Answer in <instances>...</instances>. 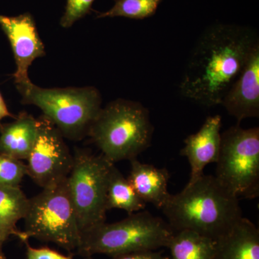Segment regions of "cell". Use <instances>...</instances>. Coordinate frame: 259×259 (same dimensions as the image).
Segmentation results:
<instances>
[{
	"instance_id": "obj_1",
	"label": "cell",
	"mask_w": 259,
	"mask_h": 259,
	"mask_svg": "<svg viewBox=\"0 0 259 259\" xmlns=\"http://www.w3.org/2000/svg\"><path fill=\"white\" fill-rule=\"evenodd\" d=\"M258 45L256 32L246 27L217 24L206 29L187 62L181 95L203 106L221 105Z\"/></svg>"
},
{
	"instance_id": "obj_2",
	"label": "cell",
	"mask_w": 259,
	"mask_h": 259,
	"mask_svg": "<svg viewBox=\"0 0 259 259\" xmlns=\"http://www.w3.org/2000/svg\"><path fill=\"white\" fill-rule=\"evenodd\" d=\"M240 199L212 175L170 194L162 212L174 231L189 230L217 241L243 218Z\"/></svg>"
},
{
	"instance_id": "obj_3",
	"label": "cell",
	"mask_w": 259,
	"mask_h": 259,
	"mask_svg": "<svg viewBox=\"0 0 259 259\" xmlns=\"http://www.w3.org/2000/svg\"><path fill=\"white\" fill-rule=\"evenodd\" d=\"M153 126L140 102L117 99L101 108L88 136L109 161L137 158L151 144Z\"/></svg>"
},
{
	"instance_id": "obj_4",
	"label": "cell",
	"mask_w": 259,
	"mask_h": 259,
	"mask_svg": "<svg viewBox=\"0 0 259 259\" xmlns=\"http://www.w3.org/2000/svg\"><path fill=\"white\" fill-rule=\"evenodd\" d=\"M166 221L148 211L130 214L113 223H102L81 236L77 252L87 259L95 254L114 255L166 248L174 234Z\"/></svg>"
},
{
	"instance_id": "obj_5",
	"label": "cell",
	"mask_w": 259,
	"mask_h": 259,
	"mask_svg": "<svg viewBox=\"0 0 259 259\" xmlns=\"http://www.w3.org/2000/svg\"><path fill=\"white\" fill-rule=\"evenodd\" d=\"M22 103L38 107L64 139L80 141L102 108V97L94 87L41 88L31 81L16 85Z\"/></svg>"
},
{
	"instance_id": "obj_6",
	"label": "cell",
	"mask_w": 259,
	"mask_h": 259,
	"mask_svg": "<svg viewBox=\"0 0 259 259\" xmlns=\"http://www.w3.org/2000/svg\"><path fill=\"white\" fill-rule=\"evenodd\" d=\"M25 229L19 239L23 243L29 238L55 243L68 251L77 250L81 242L67 178L42 188L41 192L29 199Z\"/></svg>"
},
{
	"instance_id": "obj_7",
	"label": "cell",
	"mask_w": 259,
	"mask_h": 259,
	"mask_svg": "<svg viewBox=\"0 0 259 259\" xmlns=\"http://www.w3.org/2000/svg\"><path fill=\"white\" fill-rule=\"evenodd\" d=\"M214 177L238 199L259 195V128L232 126L221 134Z\"/></svg>"
},
{
	"instance_id": "obj_8",
	"label": "cell",
	"mask_w": 259,
	"mask_h": 259,
	"mask_svg": "<svg viewBox=\"0 0 259 259\" xmlns=\"http://www.w3.org/2000/svg\"><path fill=\"white\" fill-rule=\"evenodd\" d=\"M113 164L102 154L75 150L67 183L81 236L106 221L107 183Z\"/></svg>"
},
{
	"instance_id": "obj_9",
	"label": "cell",
	"mask_w": 259,
	"mask_h": 259,
	"mask_svg": "<svg viewBox=\"0 0 259 259\" xmlns=\"http://www.w3.org/2000/svg\"><path fill=\"white\" fill-rule=\"evenodd\" d=\"M37 120V136L27 159L28 176L41 188L66 180L69 176L74 155L70 152L64 137L44 115Z\"/></svg>"
},
{
	"instance_id": "obj_10",
	"label": "cell",
	"mask_w": 259,
	"mask_h": 259,
	"mask_svg": "<svg viewBox=\"0 0 259 259\" xmlns=\"http://www.w3.org/2000/svg\"><path fill=\"white\" fill-rule=\"evenodd\" d=\"M0 26L9 39L14 54L16 71L13 77L15 84L30 82L29 67L37 58L46 55L45 47L32 15L30 13L16 17L0 15Z\"/></svg>"
},
{
	"instance_id": "obj_11",
	"label": "cell",
	"mask_w": 259,
	"mask_h": 259,
	"mask_svg": "<svg viewBox=\"0 0 259 259\" xmlns=\"http://www.w3.org/2000/svg\"><path fill=\"white\" fill-rule=\"evenodd\" d=\"M221 105L238 124L259 116V45L255 48L239 77L223 99Z\"/></svg>"
},
{
	"instance_id": "obj_12",
	"label": "cell",
	"mask_w": 259,
	"mask_h": 259,
	"mask_svg": "<svg viewBox=\"0 0 259 259\" xmlns=\"http://www.w3.org/2000/svg\"><path fill=\"white\" fill-rule=\"evenodd\" d=\"M222 119L220 115L209 116L198 132L185 140L181 155L188 159L191 167L192 184L204 175V169L209 163H216L221 148Z\"/></svg>"
},
{
	"instance_id": "obj_13",
	"label": "cell",
	"mask_w": 259,
	"mask_h": 259,
	"mask_svg": "<svg viewBox=\"0 0 259 259\" xmlns=\"http://www.w3.org/2000/svg\"><path fill=\"white\" fill-rule=\"evenodd\" d=\"M130 161L131 168L127 180L136 193L145 203L161 209L171 194L168 192L170 175L166 168L141 163L137 158Z\"/></svg>"
},
{
	"instance_id": "obj_14",
	"label": "cell",
	"mask_w": 259,
	"mask_h": 259,
	"mask_svg": "<svg viewBox=\"0 0 259 259\" xmlns=\"http://www.w3.org/2000/svg\"><path fill=\"white\" fill-rule=\"evenodd\" d=\"M10 123L0 125V154L15 158L28 159L37 136V120L22 112Z\"/></svg>"
},
{
	"instance_id": "obj_15",
	"label": "cell",
	"mask_w": 259,
	"mask_h": 259,
	"mask_svg": "<svg viewBox=\"0 0 259 259\" xmlns=\"http://www.w3.org/2000/svg\"><path fill=\"white\" fill-rule=\"evenodd\" d=\"M215 241L213 259H259V231L247 218Z\"/></svg>"
},
{
	"instance_id": "obj_16",
	"label": "cell",
	"mask_w": 259,
	"mask_h": 259,
	"mask_svg": "<svg viewBox=\"0 0 259 259\" xmlns=\"http://www.w3.org/2000/svg\"><path fill=\"white\" fill-rule=\"evenodd\" d=\"M29 199L20 186H0V236L5 241L19 236L17 223L26 215Z\"/></svg>"
},
{
	"instance_id": "obj_17",
	"label": "cell",
	"mask_w": 259,
	"mask_h": 259,
	"mask_svg": "<svg viewBox=\"0 0 259 259\" xmlns=\"http://www.w3.org/2000/svg\"><path fill=\"white\" fill-rule=\"evenodd\" d=\"M216 241L196 232L175 231L166 248L171 259H213Z\"/></svg>"
},
{
	"instance_id": "obj_18",
	"label": "cell",
	"mask_w": 259,
	"mask_h": 259,
	"mask_svg": "<svg viewBox=\"0 0 259 259\" xmlns=\"http://www.w3.org/2000/svg\"><path fill=\"white\" fill-rule=\"evenodd\" d=\"M146 204L140 198L127 178L121 174L115 164L112 165L107 183V209H122L130 214L143 210Z\"/></svg>"
},
{
	"instance_id": "obj_19",
	"label": "cell",
	"mask_w": 259,
	"mask_h": 259,
	"mask_svg": "<svg viewBox=\"0 0 259 259\" xmlns=\"http://www.w3.org/2000/svg\"><path fill=\"white\" fill-rule=\"evenodd\" d=\"M161 2L162 0H117L111 9L99 15L97 18L124 17L142 20L153 16Z\"/></svg>"
},
{
	"instance_id": "obj_20",
	"label": "cell",
	"mask_w": 259,
	"mask_h": 259,
	"mask_svg": "<svg viewBox=\"0 0 259 259\" xmlns=\"http://www.w3.org/2000/svg\"><path fill=\"white\" fill-rule=\"evenodd\" d=\"M26 175L27 166L23 161L0 154V186H20Z\"/></svg>"
},
{
	"instance_id": "obj_21",
	"label": "cell",
	"mask_w": 259,
	"mask_h": 259,
	"mask_svg": "<svg viewBox=\"0 0 259 259\" xmlns=\"http://www.w3.org/2000/svg\"><path fill=\"white\" fill-rule=\"evenodd\" d=\"M95 0H67L65 13L60 24L64 28L72 26L79 19L83 18L91 9Z\"/></svg>"
},
{
	"instance_id": "obj_22",
	"label": "cell",
	"mask_w": 259,
	"mask_h": 259,
	"mask_svg": "<svg viewBox=\"0 0 259 259\" xmlns=\"http://www.w3.org/2000/svg\"><path fill=\"white\" fill-rule=\"evenodd\" d=\"M26 245V259H72L49 248H33L25 241Z\"/></svg>"
},
{
	"instance_id": "obj_23",
	"label": "cell",
	"mask_w": 259,
	"mask_h": 259,
	"mask_svg": "<svg viewBox=\"0 0 259 259\" xmlns=\"http://www.w3.org/2000/svg\"><path fill=\"white\" fill-rule=\"evenodd\" d=\"M111 259H166L156 250H143L114 255Z\"/></svg>"
},
{
	"instance_id": "obj_24",
	"label": "cell",
	"mask_w": 259,
	"mask_h": 259,
	"mask_svg": "<svg viewBox=\"0 0 259 259\" xmlns=\"http://www.w3.org/2000/svg\"><path fill=\"white\" fill-rule=\"evenodd\" d=\"M7 117H15L8 110V107H7L3 97H2L1 94H0V120Z\"/></svg>"
},
{
	"instance_id": "obj_25",
	"label": "cell",
	"mask_w": 259,
	"mask_h": 259,
	"mask_svg": "<svg viewBox=\"0 0 259 259\" xmlns=\"http://www.w3.org/2000/svg\"><path fill=\"white\" fill-rule=\"evenodd\" d=\"M5 242L4 240H3V238H2V237L0 236V251H3V246Z\"/></svg>"
},
{
	"instance_id": "obj_26",
	"label": "cell",
	"mask_w": 259,
	"mask_h": 259,
	"mask_svg": "<svg viewBox=\"0 0 259 259\" xmlns=\"http://www.w3.org/2000/svg\"><path fill=\"white\" fill-rule=\"evenodd\" d=\"M0 259H6L3 251H0Z\"/></svg>"
}]
</instances>
